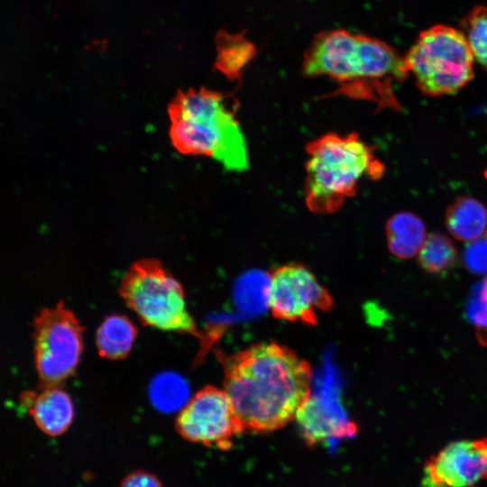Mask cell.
I'll return each mask as SVG.
<instances>
[{"instance_id":"6da1fadb","label":"cell","mask_w":487,"mask_h":487,"mask_svg":"<svg viewBox=\"0 0 487 487\" xmlns=\"http://www.w3.org/2000/svg\"><path fill=\"white\" fill-rule=\"evenodd\" d=\"M223 390L242 433H271L295 418L311 394L312 369L291 348L258 343L221 355Z\"/></svg>"},{"instance_id":"7a4b0ae2","label":"cell","mask_w":487,"mask_h":487,"mask_svg":"<svg viewBox=\"0 0 487 487\" xmlns=\"http://www.w3.org/2000/svg\"><path fill=\"white\" fill-rule=\"evenodd\" d=\"M306 77H326L332 93L373 103L381 110L399 109L394 86L409 77L404 56L387 42L345 29L322 31L304 53Z\"/></svg>"},{"instance_id":"3957f363","label":"cell","mask_w":487,"mask_h":487,"mask_svg":"<svg viewBox=\"0 0 487 487\" xmlns=\"http://www.w3.org/2000/svg\"><path fill=\"white\" fill-rule=\"evenodd\" d=\"M237 107L232 96L207 88L179 91L168 107L172 145L185 155L211 157L228 170H246L248 149Z\"/></svg>"},{"instance_id":"277c9868","label":"cell","mask_w":487,"mask_h":487,"mask_svg":"<svg viewBox=\"0 0 487 487\" xmlns=\"http://www.w3.org/2000/svg\"><path fill=\"white\" fill-rule=\"evenodd\" d=\"M305 202L317 215L337 212L365 178L379 179L384 166L356 133H326L306 147Z\"/></svg>"},{"instance_id":"5b68a950","label":"cell","mask_w":487,"mask_h":487,"mask_svg":"<svg viewBox=\"0 0 487 487\" xmlns=\"http://www.w3.org/2000/svg\"><path fill=\"white\" fill-rule=\"evenodd\" d=\"M119 294L145 326L202 338L182 285L160 261L134 262L120 282Z\"/></svg>"},{"instance_id":"8992f818","label":"cell","mask_w":487,"mask_h":487,"mask_svg":"<svg viewBox=\"0 0 487 487\" xmlns=\"http://www.w3.org/2000/svg\"><path fill=\"white\" fill-rule=\"evenodd\" d=\"M404 60L409 76L430 96L455 94L473 77L474 59L464 33L446 24L422 31Z\"/></svg>"},{"instance_id":"52a82bcc","label":"cell","mask_w":487,"mask_h":487,"mask_svg":"<svg viewBox=\"0 0 487 487\" xmlns=\"http://www.w3.org/2000/svg\"><path fill=\"white\" fill-rule=\"evenodd\" d=\"M33 340L41 386L60 385L75 373L84 350V327L63 302L35 317Z\"/></svg>"},{"instance_id":"ba28073f","label":"cell","mask_w":487,"mask_h":487,"mask_svg":"<svg viewBox=\"0 0 487 487\" xmlns=\"http://www.w3.org/2000/svg\"><path fill=\"white\" fill-rule=\"evenodd\" d=\"M267 305L276 319L316 326L318 314L330 311L334 299L311 271L293 262L269 274Z\"/></svg>"},{"instance_id":"9c48e42d","label":"cell","mask_w":487,"mask_h":487,"mask_svg":"<svg viewBox=\"0 0 487 487\" xmlns=\"http://www.w3.org/2000/svg\"><path fill=\"white\" fill-rule=\"evenodd\" d=\"M176 429L186 440L227 450L242 434L230 400L223 389L207 385L179 410Z\"/></svg>"},{"instance_id":"30bf717a","label":"cell","mask_w":487,"mask_h":487,"mask_svg":"<svg viewBox=\"0 0 487 487\" xmlns=\"http://www.w3.org/2000/svg\"><path fill=\"white\" fill-rule=\"evenodd\" d=\"M487 480V438L448 444L429 458L422 487H473Z\"/></svg>"},{"instance_id":"8fae6325","label":"cell","mask_w":487,"mask_h":487,"mask_svg":"<svg viewBox=\"0 0 487 487\" xmlns=\"http://www.w3.org/2000/svg\"><path fill=\"white\" fill-rule=\"evenodd\" d=\"M299 433L308 446L354 437L357 424L335 404L320 395L310 396L300 405L295 418Z\"/></svg>"},{"instance_id":"7c38bea8","label":"cell","mask_w":487,"mask_h":487,"mask_svg":"<svg viewBox=\"0 0 487 487\" xmlns=\"http://www.w3.org/2000/svg\"><path fill=\"white\" fill-rule=\"evenodd\" d=\"M21 402L38 427L49 436L65 433L73 421V402L60 385L41 386L38 392L25 391Z\"/></svg>"},{"instance_id":"4fadbf2b","label":"cell","mask_w":487,"mask_h":487,"mask_svg":"<svg viewBox=\"0 0 487 487\" xmlns=\"http://www.w3.org/2000/svg\"><path fill=\"white\" fill-rule=\"evenodd\" d=\"M216 69L229 80L240 79L257 54L256 45L244 33L221 31L216 37Z\"/></svg>"},{"instance_id":"5bb4252c","label":"cell","mask_w":487,"mask_h":487,"mask_svg":"<svg viewBox=\"0 0 487 487\" xmlns=\"http://www.w3.org/2000/svg\"><path fill=\"white\" fill-rule=\"evenodd\" d=\"M389 251L396 257L409 259L418 255L427 235L422 220L409 212L392 216L386 224Z\"/></svg>"},{"instance_id":"9a60e30c","label":"cell","mask_w":487,"mask_h":487,"mask_svg":"<svg viewBox=\"0 0 487 487\" xmlns=\"http://www.w3.org/2000/svg\"><path fill=\"white\" fill-rule=\"evenodd\" d=\"M137 327L125 316L106 317L97 328L96 345L100 356L108 360L124 359L137 336Z\"/></svg>"},{"instance_id":"2e32d148","label":"cell","mask_w":487,"mask_h":487,"mask_svg":"<svg viewBox=\"0 0 487 487\" xmlns=\"http://www.w3.org/2000/svg\"><path fill=\"white\" fill-rule=\"evenodd\" d=\"M446 225L456 239L471 242L486 232L487 210L478 200L461 197L447 208Z\"/></svg>"},{"instance_id":"e0dca14e","label":"cell","mask_w":487,"mask_h":487,"mask_svg":"<svg viewBox=\"0 0 487 487\" xmlns=\"http://www.w3.org/2000/svg\"><path fill=\"white\" fill-rule=\"evenodd\" d=\"M420 266L427 272L441 274L450 271L457 262V252L452 241L441 233L428 234L418 253Z\"/></svg>"},{"instance_id":"ac0fdd59","label":"cell","mask_w":487,"mask_h":487,"mask_svg":"<svg viewBox=\"0 0 487 487\" xmlns=\"http://www.w3.org/2000/svg\"><path fill=\"white\" fill-rule=\"evenodd\" d=\"M461 25L474 60L487 69V7H473L465 14Z\"/></svg>"},{"instance_id":"d6986e66","label":"cell","mask_w":487,"mask_h":487,"mask_svg":"<svg viewBox=\"0 0 487 487\" xmlns=\"http://www.w3.org/2000/svg\"><path fill=\"white\" fill-rule=\"evenodd\" d=\"M466 316L474 326L480 343L487 347V278L473 289L466 305Z\"/></svg>"},{"instance_id":"ffe728a7","label":"cell","mask_w":487,"mask_h":487,"mask_svg":"<svg viewBox=\"0 0 487 487\" xmlns=\"http://www.w3.org/2000/svg\"><path fill=\"white\" fill-rule=\"evenodd\" d=\"M464 261L473 273L487 275V230L482 236L468 242Z\"/></svg>"},{"instance_id":"44dd1931","label":"cell","mask_w":487,"mask_h":487,"mask_svg":"<svg viewBox=\"0 0 487 487\" xmlns=\"http://www.w3.org/2000/svg\"><path fill=\"white\" fill-rule=\"evenodd\" d=\"M119 487H163L161 481L150 472L136 470L127 474Z\"/></svg>"}]
</instances>
